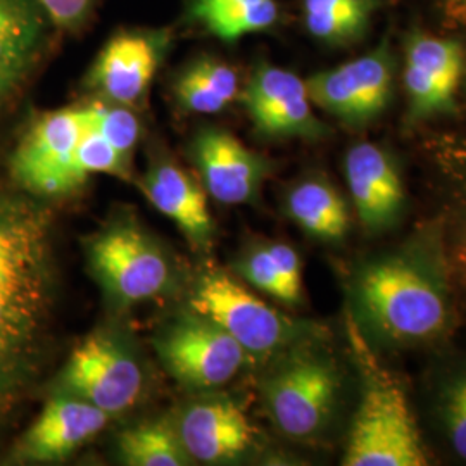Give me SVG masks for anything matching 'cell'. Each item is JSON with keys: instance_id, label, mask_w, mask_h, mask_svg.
<instances>
[{"instance_id": "5bb4252c", "label": "cell", "mask_w": 466, "mask_h": 466, "mask_svg": "<svg viewBox=\"0 0 466 466\" xmlns=\"http://www.w3.org/2000/svg\"><path fill=\"white\" fill-rule=\"evenodd\" d=\"M190 156L206 192L227 206L258 199L269 173L268 159L218 127H208L196 134Z\"/></svg>"}, {"instance_id": "ffe728a7", "label": "cell", "mask_w": 466, "mask_h": 466, "mask_svg": "<svg viewBox=\"0 0 466 466\" xmlns=\"http://www.w3.org/2000/svg\"><path fill=\"white\" fill-rule=\"evenodd\" d=\"M285 213L304 232L323 242H337L350 230V208L325 178L311 177L285 196Z\"/></svg>"}, {"instance_id": "f1b7e54d", "label": "cell", "mask_w": 466, "mask_h": 466, "mask_svg": "<svg viewBox=\"0 0 466 466\" xmlns=\"http://www.w3.org/2000/svg\"><path fill=\"white\" fill-rule=\"evenodd\" d=\"M49 16L52 26L76 30L90 16L96 0H36Z\"/></svg>"}, {"instance_id": "8fae6325", "label": "cell", "mask_w": 466, "mask_h": 466, "mask_svg": "<svg viewBox=\"0 0 466 466\" xmlns=\"http://www.w3.org/2000/svg\"><path fill=\"white\" fill-rule=\"evenodd\" d=\"M113 418L86 400L50 392L40 415L5 454L7 465H47L65 461L97 437Z\"/></svg>"}, {"instance_id": "52a82bcc", "label": "cell", "mask_w": 466, "mask_h": 466, "mask_svg": "<svg viewBox=\"0 0 466 466\" xmlns=\"http://www.w3.org/2000/svg\"><path fill=\"white\" fill-rule=\"evenodd\" d=\"M146 377L134 346L116 330L100 329L71 350L50 392L80 398L115 418L142 400Z\"/></svg>"}, {"instance_id": "d6986e66", "label": "cell", "mask_w": 466, "mask_h": 466, "mask_svg": "<svg viewBox=\"0 0 466 466\" xmlns=\"http://www.w3.org/2000/svg\"><path fill=\"white\" fill-rule=\"evenodd\" d=\"M49 16L36 0H0V96L11 97L34 73L49 38Z\"/></svg>"}, {"instance_id": "ba28073f", "label": "cell", "mask_w": 466, "mask_h": 466, "mask_svg": "<svg viewBox=\"0 0 466 466\" xmlns=\"http://www.w3.org/2000/svg\"><path fill=\"white\" fill-rule=\"evenodd\" d=\"M152 346L167 375L192 390L223 387L252 361L230 333L192 308L167 321Z\"/></svg>"}, {"instance_id": "3957f363", "label": "cell", "mask_w": 466, "mask_h": 466, "mask_svg": "<svg viewBox=\"0 0 466 466\" xmlns=\"http://www.w3.org/2000/svg\"><path fill=\"white\" fill-rule=\"evenodd\" d=\"M348 332L361 371V400L350 427L346 466H423L429 463L417 423L396 377L370 350L363 329L348 315Z\"/></svg>"}, {"instance_id": "4fadbf2b", "label": "cell", "mask_w": 466, "mask_h": 466, "mask_svg": "<svg viewBox=\"0 0 466 466\" xmlns=\"http://www.w3.org/2000/svg\"><path fill=\"white\" fill-rule=\"evenodd\" d=\"M240 100L254 130L268 138H319L327 127L315 116L306 82L289 69L259 65Z\"/></svg>"}, {"instance_id": "4316f807", "label": "cell", "mask_w": 466, "mask_h": 466, "mask_svg": "<svg viewBox=\"0 0 466 466\" xmlns=\"http://www.w3.org/2000/svg\"><path fill=\"white\" fill-rule=\"evenodd\" d=\"M237 273L254 289L285 302L282 279L268 244L248 250L235 265Z\"/></svg>"}, {"instance_id": "7c38bea8", "label": "cell", "mask_w": 466, "mask_h": 466, "mask_svg": "<svg viewBox=\"0 0 466 466\" xmlns=\"http://www.w3.org/2000/svg\"><path fill=\"white\" fill-rule=\"evenodd\" d=\"M169 44L167 30L119 32L100 50L86 86L102 100L132 109L142 106Z\"/></svg>"}, {"instance_id": "277c9868", "label": "cell", "mask_w": 466, "mask_h": 466, "mask_svg": "<svg viewBox=\"0 0 466 466\" xmlns=\"http://www.w3.org/2000/svg\"><path fill=\"white\" fill-rule=\"evenodd\" d=\"M85 256L92 279L116 308L159 299L180 282L175 258L132 213H117L86 237Z\"/></svg>"}, {"instance_id": "8992f818", "label": "cell", "mask_w": 466, "mask_h": 466, "mask_svg": "<svg viewBox=\"0 0 466 466\" xmlns=\"http://www.w3.org/2000/svg\"><path fill=\"white\" fill-rule=\"evenodd\" d=\"M188 306L230 333L252 361L271 360L304 340L323 337L317 325L283 315L221 269L198 275Z\"/></svg>"}, {"instance_id": "cb8c5ba5", "label": "cell", "mask_w": 466, "mask_h": 466, "mask_svg": "<svg viewBox=\"0 0 466 466\" xmlns=\"http://www.w3.org/2000/svg\"><path fill=\"white\" fill-rule=\"evenodd\" d=\"M371 5V0H304L306 26L319 40L346 42L365 28Z\"/></svg>"}, {"instance_id": "83f0119b", "label": "cell", "mask_w": 466, "mask_h": 466, "mask_svg": "<svg viewBox=\"0 0 466 466\" xmlns=\"http://www.w3.org/2000/svg\"><path fill=\"white\" fill-rule=\"evenodd\" d=\"M442 420L452 450L466 461V373L454 379L446 389Z\"/></svg>"}, {"instance_id": "7a4b0ae2", "label": "cell", "mask_w": 466, "mask_h": 466, "mask_svg": "<svg viewBox=\"0 0 466 466\" xmlns=\"http://www.w3.org/2000/svg\"><path fill=\"white\" fill-rule=\"evenodd\" d=\"M444 252L408 248L370 261L354 277L356 315L390 342H423L448 325Z\"/></svg>"}, {"instance_id": "603a6c76", "label": "cell", "mask_w": 466, "mask_h": 466, "mask_svg": "<svg viewBox=\"0 0 466 466\" xmlns=\"http://www.w3.org/2000/svg\"><path fill=\"white\" fill-rule=\"evenodd\" d=\"M117 454L130 466L194 465L169 420L140 421L125 429L117 437Z\"/></svg>"}, {"instance_id": "44dd1931", "label": "cell", "mask_w": 466, "mask_h": 466, "mask_svg": "<svg viewBox=\"0 0 466 466\" xmlns=\"http://www.w3.org/2000/svg\"><path fill=\"white\" fill-rule=\"evenodd\" d=\"M173 94L185 113L217 115L238 97V76L219 59L199 57L177 76Z\"/></svg>"}, {"instance_id": "ac0fdd59", "label": "cell", "mask_w": 466, "mask_h": 466, "mask_svg": "<svg viewBox=\"0 0 466 466\" xmlns=\"http://www.w3.org/2000/svg\"><path fill=\"white\" fill-rule=\"evenodd\" d=\"M142 190L150 204L169 218L198 252H209L215 242V221L206 192L178 163L157 157L142 178Z\"/></svg>"}, {"instance_id": "1f68e13d", "label": "cell", "mask_w": 466, "mask_h": 466, "mask_svg": "<svg viewBox=\"0 0 466 466\" xmlns=\"http://www.w3.org/2000/svg\"><path fill=\"white\" fill-rule=\"evenodd\" d=\"M4 100H5V99H4V97H2V96H0V106H2V104H4Z\"/></svg>"}, {"instance_id": "2e32d148", "label": "cell", "mask_w": 466, "mask_h": 466, "mask_svg": "<svg viewBox=\"0 0 466 466\" xmlns=\"http://www.w3.org/2000/svg\"><path fill=\"white\" fill-rule=\"evenodd\" d=\"M463 73V49L458 42L418 35L406 49L404 85L410 115L429 117L451 111Z\"/></svg>"}, {"instance_id": "e0dca14e", "label": "cell", "mask_w": 466, "mask_h": 466, "mask_svg": "<svg viewBox=\"0 0 466 466\" xmlns=\"http://www.w3.org/2000/svg\"><path fill=\"white\" fill-rule=\"evenodd\" d=\"M346 180L358 217L370 232L390 228L404 211V185L392 157L375 144L352 146Z\"/></svg>"}, {"instance_id": "9a60e30c", "label": "cell", "mask_w": 466, "mask_h": 466, "mask_svg": "<svg viewBox=\"0 0 466 466\" xmlns=\"http://www.w3.org/2000/svg\"><path fill=\"white\" fill-rule=\"evenodd\" d=\"M175 427L194 463L206 465L242 458L256 437V429L244 410L230 398L218 394L188 402Z\"/></svg>"}, {"instance_id": "5b68a950", "label": "cell", "mask_w": 466, "mask_h": 466, "mask_svg": "<svg viewBox=\"0 0 466 466\" xmlns=\"http://www.w3.org/2000/svg\"><path fill=\"white\" fill-rule=\"evenodd\" d=\"M319 339L304 340L277 354L261 382V394L273 425L287 437L309 439L332 418L340 373Z\"/></svg>"}, {"instance_id": "6da1fadb", "label": "cell", "mask_w": 466, "mask_h": 466, "mask_svg": "<svg viewBox=\"0 0 466 466\" xmlns=\"http://www.w3.org/2000/svg\"><path fill=\"white\" fill-rule=\"evenodd\" d=\"M56 308L52 211L21 190H0V431L47 368Z\"/></svg>"}, {"instance_id": "4dcf8cb0", "label": "cell", "mask_w": 466, "mask_h": 466, "mask_svg": "<svg viewBox=\"0 0 466 466\" xmlns=\"http://www.w3.org/2000/svg\"><path fill=\"white\" fill-rule=\"evenodd\" d=\"M450 4L456 15L466 17V0H450Z\"/></svg>"}, {"instance_id": "7402d4cb", "label": "cell", "mask_w": 466, "mask_h": 466, "mask_svg": "<svg viewBox=\"0 0 466 466\" xmlns=\"http://www.w3.org/2000/svg\"><path fill=\"white\" fill-rule=\"evenodd\" d=\"M188 15L208 34L232 44L269 30L279 19V5L275 0H190Z\"/></svg>"}, {"instance_id": "484cf974", "label": "cell", "mask_w": 466, "mask_h": 466, "mask_svg": "<svg viewBox=\"0 0 466 466\" xmlns=\"http://www.w3.org/2000/svg\"><path fill=\"white\" fill-rule=\"evenodd\" d=\"M84 109V107H82ZM75 152V178L78 187L86 182L92 173H107L123 180H130V161H127L102 135L86 125Z\"/></svg>"}, {"instance_id": "9c48e42d", "label": "cell", "mask_w": 466, "mask_h": 466, "mask_svg": "<svg viewBox=\"0 0 466 466\" xmlns=\"http://www.w3.org/2000/svg\"><path fill=\"white\" fill-rule=\"evenodd\" d=\"M84 127V109L75 106L34 117L9 157L17 190L42 200L75 192V152Z\"/></svg>"}, {"instance_id": "d4e9b609", "label": "cell", "mask_w": 466, "mask_h": 466, "mask_svg": "<svg viewBox=\"0 0 466 466\" xmlns=\"http://www.w3.org/2000/svg\"><path fill=\"white\" fill-rule=\"evenodd\" d=\"M82 107L86 125L97 130L127 161L132 163V156L140 138V121L132 107L102 99Z\"/></svg>"}, {"instance_id": "30bf717a", "label": "cell", "mask_w": 466, "mask_h": 466, "mask_svg": "<svg viewBox=\"0 0 466 466\" xmlns=\"http://www.w3.org/2000/svg\"><path fill=\"white\" fill-rule=\"evenodd\" d=\"M311 102L350 127L382 113L392 92V59L385 46L306 80Z\"/></svg>"}, {"instance_id": "f546056e", "label": "cell", "mask_w": 466, "mask_h": 466, "mask_svg": "<svg viewBox=\"0 0 466 466\" xmlns=\"http://www.w3.org/2000/svg\"><path fill=\"white\" fill-rule=\"evenodd\" d=\"M450 256L451 265L454 267V271L458 273L461 282L466 285V194L461 196V202H460Z\"/></svg>"}]
</instances>
